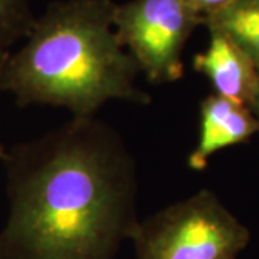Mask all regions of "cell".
Returning a JSON list of instances; mask_svg holds the SVG:
<instances>
[{"label":"cell","mask_w":259,"mask_h":259,"mask_svg":"<svg viewBox=\"0 0 259 259\" xmlns=\"http://www.w3.org/2000/svg\"><path fill=\"white\" fill-rule=\"evenodd\" d=\"M10 212L0 259H115L140 222L137 164L120 133L72 117L3 161Z\"/></svg>","instance_id":"obj_1"},{"label":"cell","mask_w":259,"mask_h":259,"mask_svg":"<svg viewBox=\"0 0 259 259\" xmlns=\"http://www.w3.org/2000/svg\"><path fill=\"white\" fill-rule=\"evenodd\" d=\"M115 8L112 0L49 3L26 44L0 61V91L20 107H64L74 117H95L112 100L147 105L139 66L114 29Z\"/></svg>","instance_id":"obj_2"},{"label":"cell","mask_w":259,"mask_h":259,"mask_svg":"<svg viewBox=\"0 0 259 259\" xmlns=\"http://www.w3.org/2000/svg\"><path fill=\"white\" fill-rule=\"evenodd\" d=\"M249 241V229L209 189L140 219L131 238L136 259H238Z\"/></svg>","instance_id":"obj_3"},{"label":"cell","mask_w":259,"mask_h":259,"mask_svg":"<svg viewBox=\"0 0 259 259\" xmlns=\"http://www.w3.org/2000/svg\"><path fill=\"white\" fill-rule=\"evenodd\" d=\"M204 18L183 0H130L117 5L120 45L151 83H170L185 72L183 49Z\"/></svg>","instance_id":"obj_4"},{"label":"cell","mask_w":259,"mask_h":259,"mask_svg":"<svg viewBox=\"0 0 259 259\" xmlns=\"http://www.w3.org/2000/svg\"><path fill=\"white\" fill-rule=\"evenodd\" d=\"M194 69L212 83L214 94L250 108L259 87V69L225 33L209 29V44L194 55Z\"/></svg>","instance_id":"obj_5"},{"label":"cell","mask_w":259,"mask_h":259,"mask_svg":"<svg viewBox=\"0 0 259 259\" xmlns=\"http://www.w3.org/2000/svg\"><path fill=\"white\" fill-rule=\"evenodd\" d=\"M256 133L259 122L248 105L212 94L200 104L199 139L187 164L193 170H204L216 153L245 143Z\"/></svg>","instance_id":"obj_6"},{"label":"cell","mask_w":259,"mask_h":259,"mask_svg":"<svg viewBox=\"0 0 259 259\" xmlns=\"http://www.w3.org/2000/svg\"><path fill=\"white\" fill-rule=\"evenodd\" d=\"M203 25L225 33L259 69V0H232L206 16Z\"/></svg>","instance_id":"obj_7"},{"label":"cell","mask_w":259,"mask_h":259,"mask_svg":"<svg viewBox=\"0 0 259 259\" xmlns=\"http://www.w3.org/2000/svg\"><path fill=\"white\" fill-rule=\"evenodd\" d=\"M29 0H0V61L20 39H26L35 26Z\"/></svg>","instance_id":"obj_8"},{"label":"cell","mask_w":259,"mask_h":259,"mask_svg":"<svg viewBox=\"0 0 259 259\" xmlns=\"http://www.w3.org/2000/svg\"><path fill=\"white\" fill-rule=\"evenodd\" d=\"M183 2H186L192 9L206 18V16L225 8L228 3H231L232 0H183Z\"/></svg>","instance_id":"obj_9"},{"label":"cell","mask_w":259,"mask_h":259,"mask_svg":"<svg viewBox=\"0 0 259 259\" xmlns=\"http://www.w3.org/2000/svg\"><path fill=\"white\" fill-rule=\"evenodd\" d=\"M250 110L255 114V117H256V120H258L259 122V87L258 91H256V95H255V100H253L252 105H250Z\"/></svg>","instance_id":"obj_10"},{"label":"cell","mask_w":259,"mask_h":259,"mask_svg":"<svg viewBox=\"0 0 259 259\" xmlns=\"http://www.w3.org/2000/svg\"><path fill=\"white\" fill-rule=\"evenodd\" d=\"M6 157H8V151H6V148L3 147V144H2V141H0V160L5 161Z\"/></svg>","instance_id":"obj_11"}]
</instances>
